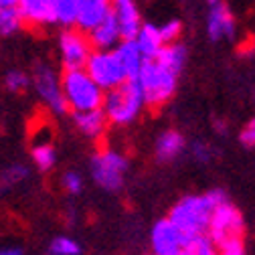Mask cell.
I'll list each match as a JSON object with an SVG mask.
<instances>
[{"instance_id":"1","label":"cell","mask_w":255,"mask_h":255,"mask_svg":"<svg viewBox=\"0 0 255 255\" xmlns=\"http://www.w3.org/2000/svg\"><path fill=\"white\" fill-rule=\"evenodd\" d=\"M144 108H146V102H144V93L138 79H128L120 87L104 93L102 112L108 118V124L128 126L140 118Z\"/></svg>"},{"instance_id":"2","label":"cell","mask_w":255,"mask_h":255,"mask_svg":"<svg viewBox=\"0 0 255 255\" xmlns=\"http://www.w3.org/2000/svg\"><path fill=\"white\" fill-rule=\"evenodd\" d=\"M213 211L215 209L211 207V203L207 201L205 195H201V197H184L174 205V209L170 211L168 221L182 233V237L188 243V241H193L197 237L207 235Z\"/></svg>"},{"instance_id":"3","label":"cell","mask_w":255,"mask_h":255,"mask_svg":"<svg viewBox=\"0 0 255 255\" xmlns=\"http://www.w3.org/2000/svg\"><path fill=\"white\" fill-rule=\"evenodd\" d=\"M61 91H63V100L67 104V110L73 114L102 110L104 91L93 83V79L85 73V69L63 71Z\"/></svg>"},{"instance_id":"4","label":"cell","mask_w":255,"mask_h":255,"mask_svg":"<svg viewBox=\"0 0 255 255\" xmlns=\"http://www.w3.org/2000/svg\"><path fill=\"white\" fill-rule=\"evenodd\" d=\"M138 83L144 93V102L148 108H160L164 106L176 91L178 75L162 67L156 61H146L144 67L138 75Z\"/></svg>"},{"instance_id":"5","label":"cell","mask_w":255,"mask_h":255,"mask_svg":"<svg viewBox=\"0 0 255 255\" xmlns=\"http://www.w3.org/2000/svg\"><path fill=\"white\" fill-rule=\"evenodd\" d=\"M91 176L104 190H120L124 184V174L128 170V160L116 150H100L91 156L89 164Z\"/></svg>"},{"instance_id":"6","label":"cell","mask_w":255,"mask_h":255,"mask_svg":"<svg viewBox=\"0 0 255 255\" xmlns=\"http://www.w3.org/2000/svg\"><path fill=\"white\" fill-rule=\"evenodd\" d=\"M207 237L215 247H221L223 243H227L231 239H243L245 235V223L237 207L225 203L213 211L211 221H209V229Z\"/></svg>"},{"instance_id":"7","label":"cell","mask_w":255,"mask_h":255,"mask_svg":"<svg viewBox=\"0 0 255 255\" xmlns=\"http://www.w3.org/2000/svg\"><path fill=\"white\" fill-rule=\"evenodd\" d=\"M30 85L35 87L37 95L47 104V108L57 114L63 116L67 114V104L63 100V91H61V75L47 63H37L33 73H30Z\"/></svg>"},{"instance_id":"8","label":"cell","mask_w":255,"mask_h":255,"mask_svg":"<svg viewBox=\"0 0 255 255\" xmlns=\"http://www.w3.org/2000/svg\"><path fill=\"white\" fill-rule=\"evenodd\" d=\"M85 73L93 79V83L104 93L120 87L126 81L124 71L120 67L114 51H91V55L85 63Z\"/></svg>"},{"instance_id":"9","label":"cell","mask_w":255,"mask_h":255,"mask_svg":"<svg viewBox=\"0 0 255 255\" xmlns=\"http://www.w3.org/2000/svg\"><path fill=\"white\" fill-rule=\"evenodd\" d=\"M91 45L87 35L79 28H63L59 35V53H61V65L63 71H75L85 69V63L91 55Z\"/></svg>"},{"instance_id":"10","label":"cell","mask_w":255,"mask_h":255,"mask_svg":"<svg viewBox=\"0 0 255 255\" xmlns=\"http://www.w3.org/2000/svg\"><path fill=\"white\" fill-rule=\"evenodd\" d=\"M112 14L118 22L122 41H134L142 28V16L136 0H112Z\"/></svg>"},{"instance_id":"11","label":"cell","mask_w":255,"mask_h":255,"mask_svg":"<svg viewBox=\"0 0 255 255\" xmlns=\"http://www.w3.org/2000/svg\"><path fill=\"white\" fill-rule=\"evenodd\" d=\"M152 245H154L156 255H178L180 249L186 245V239L168 219H162L154 225Z\"/></svg>"},{"instance_id":"12","label":"cell","mask_w":255,"mask_h":255,"mask_svg":"<svg viewBox=\"0 0 255 255\" xmlns=\"http://www.w3.org/2000/svg\"><path fill=\"white\" fill-rule=\"evenodd\" d=\"M85 35H87V41H89L93 51H114L116 45L122 41L118 22H116L112 12L100 24H95L89 33H85Z\"/></svg>"},{"instance_id":"13","label":"cell","mask_w":255,"mask_h":255,"mask_svg":"<svg viewBox=\"0 0 255 255\" xmlns=\"http://www.w3.org/2000/svg\"><path fill=\"white\" fill-rule=\"evenodd\" d=\"M110 12H112V0H79L75 26L81 33H89V30L95 24H100Z\"/></svg>"},{"instance_id":"14","label":"cell","mask_w":255,"mask_h":255,"mask_svg":"<svg viewBox=\"0 0 255 255\" xmlns=\"http://www.w3.org/2000/svg\"><path fill=\"white\" fill-rule=\"evenodd\" d=\"M114 55L120 63V67L124 71V77L126 81L128 79H138L142 67H144V57L136 45V41H120L114 49Z\"/></svg>"},{"instance_id":"15","label":"cell","mask_w":255,"mask_h":255,"mask_svg":"<svg viewBox=\"0 0 255 255\" xmlns=\"http://www.w3.org/2000/svg\"><path fill=\"white\" fill-rule=\"evenodd\" d=\"M207 33L211 41H223V39H233L235 35V18L231 10L225 4H215L209 12L207 20Z\"/></svg>"},{"instance_id":"16","label":"cell","mask_w":255,"mask_h":255,"mask_svg":"<svg viewBox=\"0 0 255 255\" xmlns=\"http://www.w3.org/2000/svg\"><path fill=\"white\" fill-rule=\"evenodd\" d=\"M16 8H18L24 24H35V26L55 24L51 0H18Z\"/></svg>"},{"instance_id":"17","label":"cell","mask_w":255,"mask_h":255,"mask_svg":"<svg viewBox=\"0 0 255 255\" xmlns=\"http://www.w3.org/2000/svg\"><path fill=\"white\" fill-rule=\"evenodd\" d=\"M134 41H136V45H138L144 61H156L158 53H160L162 47H164L162 37H160V33H158V26L156 24H150V22L142 24L140 33L136 35Z\"/></svg>"},{"instance_id":"18","label":"cell","mask_w":255,"mask_h":255,"mask_svg":"<svg viewBox=\"0 0 255 255\" xmlns=\"http://www.w3.org/2000/svg\"><path fill=\"white\" fill-rule=\"evenodd\" d=\"M73 124L77 126V130L87 136V138H100L106 128H108V118L104 116L102 110L93 112H77L73 114Z\"/></svg>"},{"instance_id":"19","label":"cell","mask_w":255,"mask_h":255,"mask_svg":"<svg viewBox=\"0 0 255 255\" xmlns=\"http://www.w3.org/2000/svg\"><path fill=\"white\" fill-rule=\"evenodd\" d=\"M184 146H186V142H184V136L180 132L166 130L156 140V158L160 162H170L182 154Z\"/></svg>"},{"instance_id":"20","label":"cell","mask_w":255,"mask_h":255,"mask_svg":"<svg viewBox=\"0 0 255 255\" xmlns=\"http://www.w3.org/2000/svg\"><path fill=\"white\" fill-rule=\"evenodd\" d=\"M186 47L180 45V43H170V45H164L162 51L158 53L156 57V63H160L162 67H166L168 71H172L174 75H178L184 65H186Z\"/></svg>"},{"instance_id":"21","label":"cell","mask_w":255,"mask_h":255,"mask_svg":"<svg viewBox=\"0 0 255 255\" xmlns=\"http://www.w3.org/2000/svg\"><path fill=\"white\" fill-rule=\"evenodd\" d=\"M53 6V18L55 24H61L65 28H73L77 22V10L79 0H51Z\"/></svg>"},{"instance_id":"22","label":"cell","mask_w":255,"mask_h":255,"mask_svg":"<svg viewBox=\"0 0 255 255\" xmlns=\"http://www.w3.org/2000/svg\"><path fill=\"white\" fill-rule=\"evenodd\" d=\"M24 28V20L16 6H2L0 8V37L8 39L18 35Z\"/></svg>"},{"instance_id":"23","label":"cell","mask_w":255,"mask_h":255,"mask_svg":"<svg viewBox=\"0 0 255 255\" xmlns=\"http://www.w3.org/2000/svg\"><path fill=\"white\" fill-rule=\"evenodd\" d=\"M30 156H33V162L41 172H47L57 164V152L49 140L35 142L33 150H30Z\"/></svg>"},{"instance_id":"24","label":"cell","mask_w":255,"mask_h":255,"mask_svg":"<svg viewBox=\"0 0 255 255\" xmlns=\"http://www.w3.org/2000/svg\"><path fill=\"white\" fill-rule=\"evenodd\" d=\"M26 176H28V168L24 164H12V166L4 168L0 172V197L6 195L12 186L22 182Z\"/></svg>"},{"instance_id":"25","label":"cell","mask_w":255,"mask_h":255,"mask_svg":"<svg viewBox=\"0 0 255 255\" xmlns=\"http://www.w3.org/2000/svg\"><path fill=\"white\" fill-rule=\"evenodd\" d=\"M30 85V75L22 69H10L4 75V87L10 93H22Z\"/></svg>"},{"instance_id":"26","label":"cell","mask_w":255,"mask_h":255,"mask_svg":"<svg viewBox=\"0 0 255 255\" xmlns=\"http://www.w3.org/2000/svg\"><path fill=\"white\" fill-rule=\"evenodd\" d=\"M51 255H79L81 247L77 245V241L69 239V237H57L51 247H49Z\"/></svg>"},{"instance_id":"27","label":"cell","mask_w":255,"mask_h":255,"mask_svg":"<svg viewBox=\"0 0 255 255\" xmlns=\"http://www.w3.org/2000/svg\"><path fill=\"white\" fill-rule=\"evenodd\" d=\"M158 33H160L164 45L176 43L178 37L182 35V22H180L178 18H170V20H166L162 26H158Z\"/></svg>"},{"instance_id":"28","label":"cell","mask_w":255,"mask_h":255,"mask_svg":"<svg viewBox=\"0 0 255 255\" xmlns=\"http://www.w3.org/2000/svg\"><path fill=\"white\" fill-rule=\"evenodd\" d=\"M61 184H63V188H65L69 195H79L81 190H83V178H81L79 172H73V170L63 174Z\"/></svg>"},{"instance_id":"29","label":"cell","mask_w":255,"mask_h":255,"mask_svg":"<svg viewBox=\"0 0 255 255\" xmlns=\"http://www.w3.org/2000/svg\"><path fill=\"white\" fill-rule=\"evenodd\" d=\"M190 245H193V253L195 255H219L217 249H215V245L211 243V239L207 235L193 239V241H190Z\"/></svg>"},{"instance_id":"30","label":"cell","mask_w":255,"mask_h":255,"mask_svg":"<svg viewBox=\"0 0 255 255\" xmlns=\"http://www.w3.org/2000/svg\"><path fill=\"white\" fill-rule=\"evenodd\" d=\"M239 142L245 146V148H253L255 146V116L243 126V130L239 134Z\"/></svg>"},{"instance_id":"31","label":"cell","mask_w":255,"mask_h":255,"mask_svg":"<svg viewBox=\"0 0 255 255\" xmlns=\"http://www.w3.org/2000/svg\"><path fill=\"white\" fill-rule=\"evenodd\" d=\"M219 255H245L243 239H231L219 247Z\"/></svg>"},{"instance_id":"32","label":"cell","mask_w":255,"mask_h":255,"mask_svg":"<svg viewBox=\"0 0 255 255\" xmlns=\"http://www.w3.org/2000/svg\"><path fill=\"white\" fill-rule=\"evenodd\" d=\"M0 255H22V251L20 249H2Z\"/></svg>"},{"instance_id":"33","label":"cell","mask_w":255,"mask_h":255,"mask_svg":"<svg viewBox=\"0 0 255 255\" xmlns=\"http://www.w3.org/2000/svg\"><path fill=\"white\" fill-rule=\"evenodd\" d=\"M18 0H0V8L2 6H16Z\"/></svg>"},{"instance_id":"34","label":"cell","mask_w":255,"mask_h":255,"mask_svg":"<svg viewBox=\"0 0 255 255\" xmlns=\"http://www.w3.org/2000/svg\"><path fill=\"white\" fill-rule=\"evenodd\" d=\"M207 2H209V4H213V6H215V4H221V0H207Z\"/></svg>"}]
</instances>
